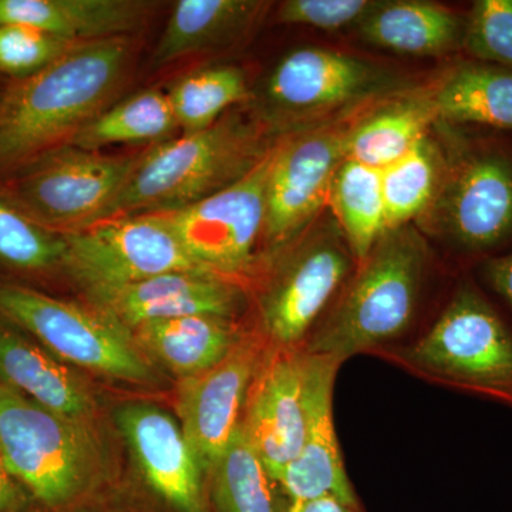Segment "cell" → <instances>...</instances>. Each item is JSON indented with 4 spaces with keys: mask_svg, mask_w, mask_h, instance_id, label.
Instances as JSON below:
<instances>
[{
    "mask_svg": "<svg viewBox=\"0 0 512 512\" xmlns=\"http://www.w3.org/2000/svg\"><path fill=\"white\" fill-rule=\"evenodd\" d=\"M87 292L94 309L127 335L151 320L192 315L235 319L245 302L241 286L210 272L158 275L134 284Z\"/></svg>",
    "mask_w": 512,
    "mask_h": 512,
    "instance_id": "cell-16",
    "label": "cell"
},
{
    "mask_svg": "<svg viewBox=\"0 0 512 512\" xmlns=\"http://www.w3.org/2000/svg\"><path fill=\"white\" fill-rule=\"evenodd\" d=\"M274 146L266 144L255 121L225 114L214 126L184 133L140 156L104 220L195 204L237 183Z\"/></svg>",
    "mask_w": 512,
    "mask_h": 512,
    "instance_id": "cell-3",
    "label": "cell"
},
{
    "mask_svg": "<svg viewBox=\"0 0 512 512\" xmlns=\"http://www.w3.org/2000/svg\"><path fill=\"white\" fill-rule=\"evenodd\" d=\"M328 207L359 265L386 232L380 171L345 158L333 175Z\"/></svg>",
    "mask_w": 512,
    "mask_h": 512,
    "instance_id": "cell-27",
    "label": "cell"
},
{
    "mask_svg": "<svg viewBox=\"0 0 512 512\" xmlns=\"http://www.w3.org/2000/svg\"><path fill=\"white\" fill-rule=\"evenodd\" d=\"M268 5L255 0H180L154 49V66L237 43L254 29Z\"/></svg>",
    "mask_w": 512,
    "mask_h": 512,
    "instance_id": "cell-22",
    "label": "cell"
},
{
    "mask_svg": "<svg viewBox=\"0 0 512 512\" xmlns=\"http://www.w3.org/2000/svg\"><path fill=\"white\" fill-rule=\"evenodd\" d=\"M443 123L512 131V70L466 60L444 74L431 90Z\"/></svg>",
    "mask_w": 512,
    "mask_h": 512,
    "instance_id": "cell-25",
    "label": "cell"
},
{
    "mask_svg": "<svg viewBox=\"0 0 512 512\" xmlns=\"http://www.w3.org/2000/svg\"><path fill=\"white\" fill-rule=\"evenodd\" d=\"M116 421L158 500L174 512H208L204 471L167 413L153 404H124Z\"/></svg>",
    "mask_w": 512,
    "mask_h": 512,
    "instance_id": "cell-18",
    "label": "cell"
},
{
    "mask_svg": "<svg viewBox=\"0 0 512 512\" xmlns=\"http://www.w3.org/2000/svg\"><path fill=\"white\" fill-rule=\"evenodd\" d=\"M299 512H363V508L362 505L353 507L332 495H326L308 503H299Z\"/></svg>",
    "mask_w": 512,
    "mask_h": 512,
    "instance_id": "cell-37",
    "label": "cell"
},
{
    "mask_svg": "<svg viewBox=\"0 0 512 512\" xmlns=\"http://www.w3.org/2000/svg\"><path fill=\"white\" fill-rule=\"evenodd\" d=\"M138 0H0V26H29L72 42L124 37L147 18Z\"/></svg>",
    "mask_w": 512,
    "mask_h": 512,
    "instance_id": "cell-19",
    "label": "cell"
},
{
    "mask_svg": "<svg viewBox=\"0 0 512 512\" xmlns=\"http://www.w3.org/2000/svg\"><path fill=\"white\" fill-rule=\"evenodd\" d=\"M138 158L60 148L40 158L20 181V197L49 224L69 227V231L86 227L106 218Z\"/></svg>",
    "mask_w": 512,
    "mask_h": 512,
    "instance_id": "cell-13",
    "label": "cell"
},
{
    "mask_svg": "<svg viewBox=\"0 0 512 512\" xmlns=\"http://www.w3.org/2000/svg\"><path fill=\"white\" fill-rule=\"evenodd\" d=\"M275 146L237 183L188 207L156 214L208 271L232 279L254 268Z\"/></svg>",
    "mask_w": 512,
    "mask_h": 512,
    "instance_id": "cell-10",
    "label": "cell"
},
{
    "mask_svg": "<svg viewBox=\"0 0 512 512\" xmlns=\"http://www.w3.org/2000/svg\"><path fill=\"white\" fill-rule=\"evenodd\" d=\"M446 151V167L417 228L466 252H487L512 235V160L466 141Z\"/></svg>",
    "mask_w": 512,
    "mask_h": 512,
    "instance_id": "cell-6",
    "label": "cell"
},
{
    "mask_svg": "<svg viewBox=\"0 0 512 512\" xmlns=\"http://www.w3.org/2000/svg\"><path fill=\"white\" fill-rule=\"evenodd\" d=\"M356 28L365 42L399 55L441 56L461 47L464 20L437 3L396 0L377 3Z\"/></svg>",
    "mask_w": 512,
    "mask_h": 512,
    "instance_id": "cell-23",
    "label": "cell"
},
{
    "mask_svg": "<svg viewBox=\"0 0 512 512\" xmlns=\"http://www.w3.org/2000/svg\"><path fill=\"white\" fill-rule=\"evenodd\" d=\"M346 131L318 128L276 144L266 183L262 234L271 254L295 244L328 205L333 175L346 158Z\"/></svg>",
    "mask_w": 512,
    "mask_h": 512,
    "instance_id": "cell-12",
    "label": "cell"
},
{
    "mask_svg": "<svg viewBox=\"0 0 512 512\" xmlns=\"http://www.w3.org/2000/svg\"><path fill=\"white\" fill-rule=\"evenodd\" d=\"M292 504L239 424L210 474L208 512H286Z\"/></svg>",
    "mask_w": 512,
    "mask_h": 512,
    "instance_id": "cell-26",
    "label": "cell"
},
{
    "mask_svg": "<svg viewBox=\"0 0 512 512\" xmlns=\"http://www.w3.org/2000/svg\"><path fill=\"white\" fill-rule=\"evenodd\" d=\"M130 336L183 379L220 365L248 338L234 319L207 315L151 320Z\"/></svg>",
    "mask_w": 512,
    "mask_h": 512,
    "instance_id": "cell-21",
    "label": "cell"
},
{
    "mask_svg": "<svg viewBox=\"0 0 512 512\" xmlns=\"http://www.w3.org/2000/svg\"><path fill=\"white\" fill-rule=\"evenodd\" d=\"M64 265L87 289L134 284L165 274L208 271L156 214L109 218L72 229Z\"/></svg>",
    "mask_w": 512,
    "mask_h": 512,
    "instance_id": "cell-9",
    "label": "cell"
},
{
    "mask_svg": "<svg viewBox=\"0 0 512 512\" xmlns=\"http://www.w3.org/2000/svg\"><path fill=\"white\" fill-rule=\"evenodd\" d=\"M340 365L332 357L306 353L305 439L298 456L278 478L293 503L332 495L353 507L360 505L343 464L333 420V386Z\"/></svg>",
    "mask_w": 512,
    "mask_h": 512,
    "instance_id": "cell-17",
    "label": "cell"
},
{
    "mask_svg": "<svg viewBox=\"0 0 512 512\" xmlns=\"http://www.w3.org/2000/svg\"><path fill=\"white\" fill-rule=\"evenodd\" d=\"M436 123L431 90L394 99L346 131V158L383 170L430 136Z\"/></svg>",
    "mask_w": 512,
    "mask_h": 512,
    "instance_id": "cell-24",
    "label": "cell"
},
{
    "mask_svg": "<svg viewBox=\"0 0 512 512\" xmlns=\"http://www.w3.org/2000/svg\"><path fill=\"white\" fill-rule=\"evenodd\" d=\"M286 512H299V503H293L291 508Z\"/></svg>",
    "mask_w": 512,
    "mask_h": 512,
    "instance_id": "cell-38",
    "label": "cell"
},
{
    "mask_svg": "<svg viewBox=\"0 0 512 512\" xmlns=\"http://www.w3.org/2000/svg\"><path fill=\"white\" fill-rule=\"evenodd\" d=\"M427 265L429 249L416 225L387 229L303 343V352L343 363L402 335L416 315Z\"/></svg>",
    "mask_w": 512,
    "mask_h": 512,
    "instance_id": "cell-2",
    "label": "cell"
},
{
    "mask_svg": "<svg viewBox=\"0 0 512 512\" xmlns=\"http://www.w3.org/2000/svg\"><path fill=\"white\" fill-rule=\"evenodd\" d=\"M76 45L29 26H0V72L28 77Z\"/></svg>",
    "mask_w": 512,
    "mask_h": 512,
    "instance_id": "cell-33",
    "label": "cell"
},
{
    "mask_svg": "<svg viewBox=\"0 0 512 512\" xmlns=\"http://www.w3.org/2000/svg\"><path fill=\"white\" fill-rule=\"evenodd\" d=\"M0 451L40 512H73L93 493L92 454L77 421L0 384Z\"/></svg>",
    "mask_w": 512,
    "mask_h": 512,
    "instance_id": "cell-5",
    "label": "cell"
},
{
    "mask_svg": "<svg viewBox=\"0 0 512 512\" xmlns=\"http://www.w3.org/2000/svg\"><path fill=\"white\" fill-rule=\"evenodd\" d=\"M249 389L242 429L276 483L295 460L306 431V353L271 348Z\"/></svg>",
    "mask_w": 512,
    "mask_h": 512,
    "instance_id": "cell-15",
    "label": "cell"
},
{
    "mask_svg": "<svg viewBox=\"0 0 512 512\" xmlns=\"http://www.w3.org/2000/svg\"><path fill=\"white\" fill-rule=\"evenodd\" d=\"M390 356L434 382L512 407V330L470 282L423 336Z\"/></svg>",
    "mask_w": 512,
    "mask_h": 512,
    "instance_id": "cell-4",
    "label": "cell"
},
{
    "mask_svg": "<svg viewBox=\"0 0 512 512\" xmlns=\"http://www.w3.org/2000/svg\"><path fill=\"white\" fill-rule=\"evenodd\" d=\"M400 80L356 56L302 47L288 53L266 79L268 121H296L400 92Z\"/></svg>",
    "mask_w": 512,
    "mask_h": 512,
    "instance_id": "cell-11",
    "label": "cell"
},
{
    "mask_svg": "<svg viewBox=\"0 0 512 512\" xmlns=\"http://www.w3.org/2000/svg\"><path fill=\"white\" fill-rule=\"evenodd\" d=\"M444 167L446 151L427 136L406 156L380 170L386 231L419 220L439 190Z\"/></svg>",
    "mask_w": 512,
    "mask_h": 512,
    "instance_id": "cell-28",
    "label": "cell"
},
{
    "mask_svg": "<svg viewBox=\"0 0 512 512\" xmlns=\"http://www.w3.org/2000/svg\"><path fill=\"white\" fill-rule=\"evenodd\" d=\"M0 512H40L32 498L10 476L0 451Z\"/></svg>",
    "mask_w": 512,
    "mask_h": 512,
    "instance_id": "cell-35",
    "label": "cell"
},
{
    "mask_svg": "<svg viewBox=\"0 0 512 512\" xmlns=\"http://www.w3.org/2000/svg\"><path fill=\"white\" fill-rule=\"evenodd\" d=\"M377 3L375 0H286L279 6L276 18L286 25L335 32L359 25Z\"/></svg>",
    "mask_w": 512,
    "mask_h": 512,
    "instance_id": "cell-34",
    "label": "cell"
},
{
    "mask_svg": "<svg viewBox=\"0 0 512 512\" xmlns=\"http://www.w3.org/2000/svg\"><path fill=\"white\" fill-rule=\"evenodd\" d=\"M168 99L178 127L194 133L214 126L231 107L248 99L247 79L234 66L202 69L178 80Z\"/></svg>",
    "mask_w": 512,
    "mask_h": 512,
    "instance_id": "cell-30",
    "label": "cell"
},
{
    "mask_svg": "<svg viewBox=\"0 0 512 512\" xmlns=\"http://www.w3.org/2000/svg\"><path fill=\"white\" fill-rule=\"evenodd\" d=\"M126 37L77 43L13 87L0 103V163H19L72 140L106 106L130 63Z\"/></svg>",
    "mask_w": 512,
    "mask_h": 512,
    "instance_id": "cell-1",
    "label": "cell"
},
{
    "mask_svg": "<svg viewBox=\"0 0 512 512\" xmlns=\"http://www.w3.org/2000/svg\"><path fill=\"white\" fill-rule=\"evenodd\" d=\"M261 301L272 348L301 349L357 262L335 220L316 224L288 249Z\"/></svg>",
    "mask_w": 512,
    "mask_h": 512,
    "instance_id": "cell-8",
    "label": "cell"
},
{
    "mask_svg": "<svg viewBox=\"0 0 512 512\" xmlns=\"http://www.w3.org/2000/svg\"><path fill=\"white\" fill-rule=\"evenodd\" d=\"M488 285L500 295L512 309V252L511 254L488 259L484 265Z\"/></svg>",
    "mask_w": 512,
    "mask_h": 512,
    "instance_id": "cell-36",
    "label": "cell"
},
{
    "mask_svg": "<svg viewBox=\"0 0 512 512\" xmlns=\"http://www.w3.org/2000/svg\"><path fill=\"white\" fill-rule=\"evenodd\" d=\"M177 127L168 94L147 90L101 111L69 143L82 150L97 151L114 144L157 140Z\"/></svg>",
    "mask_w": 512,
    "mask_h": 512,
    "instance_id": "cell-29",
    "label": "cell"
},
{
    "mask_svg": "<svg viewBox=\"0 0 512 512\" xmlns=\"http://www.w3.org/2000/svg\"><path fill=\"white\" fill-rule=\"evenodd\" d=\"M0 384L77 421L93 412L86 387L39 343L0 325Z\"/></svg>",
    "mask_w": 512,
    "mask_h": 512,
    "instance_id": "cell-20",
    "label": "cell"
},
{
    "mask_svg": "<svg viewBox=\"0 0 512 512\" xmlns=\"http://www.w3.org/2000/svg\"><path fill=\"white\" fill-rule=\"evenodd\" d=\"M0 319L66 362L127 382L153 379L130 335L96 309L87 311L25 286L0 285Z\"/></svg>",
    "mask_w": 512,
    "mask_h": 512,
    "instance_id": "cell-7",
    "label": "cell"
},
{
    "mask_svg": "<svg viewBox=\"0 0 512 512\" xmlns=\"http://www.w3.org/2000/svg\"><path fill=\"white\" fill-rule=\"evenodd\" d=\"M66 241L0 201V261L25 271L63 264Z\"/></svg>",
    "mask_w": 512,
    "mask_h": 512,
    "instance_id": "cell-31",
    "label": "cell"
},
{
    "mask_svg": "<svg viewBox=\"0 0 512 512\" xmlns=\"http://www.w3.org/2000/svg\"><path fill=\"white\" fill-rule=\"evenodd\" d=\"M262 357L259 343L247 338L220 365L181 382L177 403L181 430L207 477L241 424Z\"/></svg>",
    "mask_w": 512,
    "mask_h": 512,
    "instance_id": "cell-14",
    "label": "cell"
},
{
    "mask_svg": "<svg viewBox=\"0 0 512 512\" xmlns=\"http://www.w3.org/2000/svg\"><path fill=\"white\" fill-rule=\"evenodd\" d=\"M461 47L477 62L512 70V0L474 2Z\"/></svg>",
    "mask_w": 512,
    "mask_h": 512,
    "instance_id": "cell-32",
    "label": "cell"
}]
</instances>
